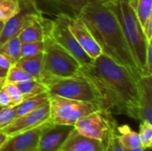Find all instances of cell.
I'll list each match as a JSON object with an SVG mask.
<instances>
[{"label":"cell","instance_id":"obj_35","mask_svg":"<svg viewBox=\"0 0 152 151\" xmlns=\"http://www.w3.org/2000/svg\"><path fill=\"white\" fill-rule=\"evenodd\" d=\"M7 137H8V135L5 133H4L3 131L0 130V146L4 142V141L7 139Z\"/></svg>","mask_w":152,"mask_h":151},{"label":"cell","instance_id":"obj_33","mask_svg":"<svg viewBox=\"0 0 152 151\" xmlns=\"http://www.w3.org/2000/svg\"><path fill=\"white\" fill-rule=\"evenodd\" d=\"M142 30L143 33L146 36V39L148 42L152 40V17H151L146 23L144 24V26L142 27Z\"/></svg>","mask_w":152,"mask_h":151},{"label":"cell","instance_id":"obj_18","mask_svg":"<svg viewBox=\"0 0 152 151\" xmlns=\"http://www.w3.org/2000/svg\"><path fill=\"white\" fill-rule=\"evenodd\" d=\"M15 65L30 75L35 80L40 82L43 69V53L33 56L20 57Z\"/></svg>","mask_w":152,"mask_h":151},{"label":"cell","instance_id":"obj_1","mask_svg":"<svg viewBox=\"0 0 152 151\" xmlns=\"http://www.w3.org/2000/svg\"><path fill=\"white\" fill-rule=\"evenodd\" d=\"M80 73L98 93L102 110L139 120L140 78L103 53L91 63L81 66Z\"/></svg>","mask_w":152,"mask_h":151},{"label":"cell","instance_id":"obj_31","mask_svg":"<svg viewBox=\"0 0 152 151\" xmlns=\"http://www.w3.org/2000/svg\"><path fill=\"white\" fill-rule=\"evenodd\" d=\"M0 105L3 108H7V107H13V103L12 101V99L10 95L8 94L6 89L4 86H3L0 89Z\"/></svg>","mask_w":152,"mask_h":151},{"label":"cell","instance_id":"obj_28","mask_svg":"<svg viewBox=\"0 0 152 151\" xmlns=\"http://www.w3.org/2000/svg\"><path fill=\"white\" fill-rule=\"evenodd\" d=\"M16 118V106L3 108L0 111V130L6 127Z\"/></svg>","mask_w":152,"mask_h":151},{"label":"cell","instance_id":"obj_32","mask_svg":"<svg viewBox=\"0 0 152 151\" xmlns=\"http://www.w3.org/2000/svg\"><path fill=\"white\" fill-rule=\"evenodd\" d=\"M146 68L148 74L152 76V40L149 42L147 48V56H146Z\"/></svg>","mask_w":152,"mask_h":151},{"label":"cell","instance_id":"obj_37","mask_svg":"<svg viewBox=\"0 0 152 151\" xmlns=\"http://www.w3.org/2000/svg\"><path fill=\"white\" fill-rule=\"evenodd\" d=\"M7 71H8V70L0 68V77H5L6 75H7Z\"/></svg>","mask_w":152,"mask_h":151},{"label":"cell","instance_id":"obj_25","mask_svg":"<svg viewBox=\"0 0 152 151\" xmlns=\"http://www.w3.org/2000/svg\"><path fill=\"white\" fill-rule=\"evenodd\" d=\"M31 80H35V79L27 72H25L23 69L16 66L15 64L10 67V69L7 71V75L5 77V83H12V84L27 82Z\"/></svg>","mask_w":152,"mask_h":151},{"label":"cell","instance_id":"obj_17","mask_svg":"<svg viewBox=\"0 0 152 151\" xmlns=\"http://www.w3.org/2000/svg\"><path fill=\"white\" fill-rule=\"evenodd\" d=\"M45 18L43 15L34 20L28 27H26L18 36L20 43L23 44L36 41H43L45 35Z\"/></svg>","mask_w":152,"mask_h":151},{"label":"cell","instance_id":"obj_12","mask_svg":"<svg viewBox=\"0 0 152 151\" xmlns=\"http://www.w3.org/2000/svg\"><path fill=\"white\" fill-rule=\"evenodd\" d=\"M50 120V105L49 101L45 102L37 109L28 112L21 117H16L3 130L8 136L17 133L24 132L35 128Z\"/></svg>","mask_w":152,"mask_h":151},{"label":"cell","instance_id":"obj_5","mask_svg":"<svg viewBox=\"0 0 152 151\" xmlns=\"http://www.w3.org/2000/svg\"><path fill=\"white\" fill-rule=\"evenodd\" d=\"M42 73L53 77H68L80 74L79 62L47 34L44 37Z\"/></svg>","mask_w":152,"mask_h":151},{"label":"cell","instance_id":"obj_10","mask_svg":"<svg viewBox=\"0 0 152 151\" xmlns=\"http://www.w3.org/2000/svg\"><path fill=\"white\" fill-rule=\"evenodd\" d=\"M37 9L43 14L56 17L65 14L70 18L77 17L88 3L94 0H32Z\"/></svg>","mask_w":152,"mask_h":151},{"label":"cell","instance_id":"obj_40","mask_svg":"<svg viewBox=\"0 0 152 151\" xmlns=\"http://www.w3.org/2000/svg\"><path fill=\"white\" fill-rule=\"evenodd\" d=\"M4 22H2V21H0V34H1V31H2V29H3V27H4Z\"/></svg>","mask_w":152,"mask_h":151},{"label":"cell","instance_id":"obj_6","mask_svg":"<svg viewBox=\"0 0 152 151\" xmlns=\"http://www.w3.org/2000/svg\"><path fill=\"white\" fill-rule=\"evenodd\" d=\"M50 121L55 125L74 126L80 118L102 109L98 105L49 94Z\"/></svg>","mask_w":152,"mask_h":151},{"label":"cell","instance_id":"obj_27","mask_svg":"<svg viewBox=\"0 0 152 151\" xmlns=\"http://www.w3.org/2000/svg\"><path fill=\"white\" fill-rule=\"evenodd\" d=\"M44 41H36L30 43H23L20 46V56L28 57L44 53Z\"/></svg>","mask_w":152,"mask_h":151},{"label":"cell","instance_id":"obj_39","mask_svg":"<svg viewBox=\"0 0 152 151\" xmlns=\"http://www.w3.org/2000/svg\"><path fill=\"white\" fill-rule=\"evenodd\" d=\"M95 2H97V3H100V4H107L108 2H110V0H94Z\"/></svg>","mask_w":152,"mask_h":151},{"label":"cell","instance_id":"obj_4","mask_svg":"<svg viewBox=\"0 0 152 151\" xmlns=\"http://www.w3.org/2000/svg\"><path fill=\"white\" fill-rule=\"evenodd\" d=\"M40 82L46 86L48 94L94 103L102 109V101L98 93L92 83L81 73L78 76L68 77H53L42 73Z\"/></svg>","mask_w":152,"mask_h":151},{"label":"cell","instance_id":"obj_30","mask_svg":"<svg viewBox=\"0 0 152 151\" xmlns=\"http://www.w3.org/2000/svg\"><path fill=\"white\" fill-rule=\"evenodd\" d=\"M106 147H107V151H124L118 142L117 130L114 131L110 136Z\"/></svg>","mask_w":152,"mask_h":151},{"label":"cell","instance_id":"obj_38","mask_svg":"<svg viewBox=\"0 0 152 151\" xmlns=\"http://www.w3.org/2000/svg\"><path fill=\"white\" fill-rule=\"evenodd\" d=\"M5 84V77H0V89Z\"/></svg>","mask_w":152,"mask_h":151},{"label":"cell","instance_id":"obj_13","mask_svg":"<svg viewBox=\"0 0 152 151\" xmlns=\"http://www.w3.org/2000/svg\"><path fill=\"white\" fill-rule=\"evenodd\" d=\"M73 128L70 125L50 122L40 134L37 151H58Z\"/></svg>","mask_w":152,"mask_h":151},{"label":"cell","instance_id":"obj_26","mask_svg":"<svg viewBox=\"0 0 152 151\" xmlns=\"http://www.w3.org/2000/svg\"><path fill=\"white\" fill-rule=\"evenodd\" d=\"M138 134L142 142V147L145 150H151L152 147V123L142 121Z\"/></svg>","mask_w":152,"mask_h":151},{"label":"cell","instance_id":"obj_2","mask_svg":"<svg viewBox=\"0 0 152 151\" xmlns=\"http://www.w3.org/2000/svg\"><path fill=\"white\" fill-rule=\"evenodd\" d=\"M78 16L98 43L102 53L140 78L138 67L113 12L105 4L91 2L84 6Z\"/></svg>","mask_w":152,"mask_h":151},{"label":"cell","instance_id":"obj_11","mask_svg":"<svg viewBox=\"0 0 152 151\" xmlns=\"http://www.w3.org/2000/svg\"><path fill=\"white\" fill-rule=\"evenodd\" d=\"M50 122L48 120L35 128L8 136L0 146V151H37L40 134Z\"/></svg>","mask_w":152,"mask_h":151},{"label":"cell","instance_id":"obj_7","mask_svg":"<svg viewBox=\"0 0 152 151\" xmlns=\"http://www.w3.org/2000/svg\"><path fill=\"white\" fill-rule=\"evenodd\" d=\"M69 20L70 17L65 14L58 15L53 17L52 20L45 18V34H47L58 44L69 52L81 66L87 65L91 63L93 60L86 53L71 33L69 27Z\"/></svg>","mask_w":152,"mask_h":151},{"label":"cell","instance_id":"obj_34","mask_svg":"<svg viewBox=\"0 0 152 151\" xmlns=\"http://www.w3.org/2000/svg\"><path fill=\"white\" fill-rule=\"evenodd\" d=\"M12 65H13L12 61L6 55L0 53V68L8 70Z\"/></svg>","mask_w":152,"mask_h":151},{"label":"cell","instance_id":"obj_23","mask_svg":"<svg viewBox=\"0 0 152 151\" xmlns=\"http://www.w3.org/2000/svg\"><path fill=\"white\" fill-rule=\"evenodd\" d=\"M133 4L137 18L143 27L146 21L152 17V0H133Z\"/></svg>","mask_w":152,"mask_h":151},{"label":"cell","instance_id":"obj_29","mask_svg":"<svg viewBox=\"0 0 152 151\" xmlns=\"http://www.w3.org/2000/svg\"><path fill=\"white\" fill-rule=\"evenodd\" d=\"M4 86L6 89L8 94L10 95V97L12 99V103H13L14 106L19 105L20 102H22L24 101L23 95L21 94V93L19 91V89L17 88V86L14 84L5 83Z\"/></svg>","mask_w":152,"mask_h":151},{"label":"cell","instance_id":"obj_41","mask_svg":"<svg viewBox=\"0 0 152 151\" xmlns=\"http://www.w3.org/2000/svg\"><path fill=\"white\" fill-rule=\"evenodd\" d=\"M2 109H3V107H2V106H1V105H0V111H1V110H2Z\"/></svg>","mask_w":152,"mask_h":151},{"label":"cell","instance_id":"obj_24","mask_svg":"<svg viewBox=\"0 0 152 151\" xmlns=\"http://www.w3.org/2000/svg\"><path fill=\"white\" fill-rule=\"evenodd\" d=\"M20 0H0V21L5 22L20 12Z\"/></svg>","mask_w":152,"mask_h":151},{"label":"cell","instance_id":"obj_8","mask_svg":"<svg viewBox=\"0 0 152 151\" xmlns=\"http://www.w3.org/2000/svg\"><path fill=\"white\" fill-rule=\"evenodd\" d=\"M73 127L80 134L107 144L111 133L117 130V123L111 113L100 109L80 118Z\"/></svg>","mask_w":152,"mask_h":151},{"label":"cell","instance_id":"obj_19","mask_svg":"<svg viewBox=\"0 0 152 151\" xmlns=\"http://www.w3.org/2000/svg\"><path fill=\"white\" fill-rule=\"evenodd\" d=\"M118 140L122 148L134 149L142 147L138 133L134 131L128 125L117 126Z\"/></svg>","mask_w":152,"mask_h":151},{"label":"cell","instance_id":"obj_9","mask_svg":"<svg viewBox=\"0 0 152 151\" xmlns=\"http://www.w3.org/2000/svg\"><path fill=\"white\" fill-rule=\"evenodd\" d=\"M20 12L4 23L0 34V46L19 34L34 20L43 16L32 0H20Z\"/></svg>","mask_w":152,"mask_h":151},{"label":"cell","instance_id":"obj_21","mask_svg":"<svg viewBox=\"0 0 152 151\" xmlns=\"http://www.w3.org/2000/svg\"><path fill=\"white\" fill-rule=\"evenodd\" d=\"M19 91L23 95L24 100L34 97L36 95H38L43 93H47L46 86L37 80H31L27 82H21V83H16L14 84Z\"/></svg>","mask_w":152,"mask_h":151},{"label":"cell","instance_id":"obj_36","mask_svg":"<svg viewBox=\"0 0 152 151\" xmlns=\"http://www.w3.org/2000/svg\"><path fill=\"white\" fill-rule=\"evenodd\" d=\"M124 151H146L148 150H145L144 148L142 147H140V148H134V149H125V148H122Z\"/></svg>","mask_w":152,"mask_h":151},{"label":"cell","instance_id":"obj_14","mask_svg":"<svg viewBox=\"0 0 152 151\" xmlns=\"http://www.w3.org/2000/svg\"><path fill=\"white\" fill-rule=\"evenodd\" d=\"M69 27L79 45L92 60H95L102 53L98 43L79 16L70 18Z\"/></svg>","mask_w":152,"mask_h":151},{"label":"cell","instance_id":"obj_3","mask_svg":"<svg viewBox=\"0 0 152 151\" xmlns=\"http://www.w3.org/2000/svg\"><path fill=\"white\" fill-rule=\"evenodd\" d=\"M105 5L118 20L141 77L150 76L146 68V56L149 42L134 11L133 0H110Z\"/></svg>","mask_w":152,"mask_h":151},{"label":"cell","instance_id":"obj_20","mask_svg":"<svg viewBox=\"0 0 152 151\" xmlns=\"http://www.w3.org/2000/svg\"><path fill=\"white\" fill-rule=\"evenodd\" d=\"M47 101H49L48 93H43L34 97L24 100L22 102L16 106V117H21L28 112L37 109Z\"/></svg>","mask_w":152,"mask_h":151},{"label":"cell","instance_id":"obj_15","mask_svg":"<svg viewBox=\"0 0 152 151\" xmlns=\"http://www.w3.org/2000/svg\"><path fill=\"white\" fill-rule=\"evenodd\" d=\"M58 151H107V147L102 142L84 136L73 128Z\"/></svg>","mask_w":152,"mask_h":151},{"label":"cell","instance_id":"obj_22","mask_svg":"<svg viewBox=\"0 0 152 151\" xmlns=\"http://www.w3.org/2000/svg\"><path fill=\"white\" fill-rule=\"evenodd\" d=\"M20 46L21 43L18 36L12 37L0 46V53L6 55L13 64L21 57L20 56Z\"/></svg>","mask_w":152,"mask_h":151},{"label":"cell","instance_id":"obj_16","mask_svg":"<svg viewBox=\"0 0 152 151\" xmlns=\"http://www.w3.org/2000/svg\"><path fill=\"white\" fill-rule=\"evenodd\" d=\"M140 85L139 120L152 123V76L142 77Z\"/></svg>","mask_w":152,"mask_h":151}]
</instances>
